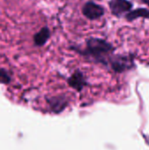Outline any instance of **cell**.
<instances>
[{
	"label": "cell",
	"mask_w": 149,
	"mask_h": 150,
	"mask_svg": "<svg viewBox=\"0 0 149 150\" xmlns=\"http://www.w3.org/2000/svg\"><path fill=\"white\" fill-rule=\"evenodd\" d=\"M139 18H149V10L146 8H138L126 13V18L128 21H133Z\"/></svg>",
	"instance_id": "obj_6"
},
{
	"label": "cell",
	"mask_w": 149,
	"mask_h": 150,
	"mask_svg": "<svg viewBox=\"0 0 149 150\" xmlns=\"http://www.w3.org/2000/svg\"><path fill=\"white\" fill-rule=\"evenodd\" d=\"M113 50V46L105 40L100 38H90L86 41V49L83 54L91 56L99 62H105V58Z\"/></svg>",
	"instance_id": "obj_1"
},
{
	"label": "cell",
	"mask_w": 149,
	"mask_h": 150,
	"mask_svg": "<svg viewBox=\"0 0 149 150\" xmlns=\"http://www.w3.org/2000/svg\"><path fill=\"white\" fill-rule=\"evenodd\" d=\"M50 38V30L47 27L41 28L38 33H36L33 36L34 45L37 47H41L46 44V42Z\"/></svg>",
	"instance_id": "obj_5"
},
{
	"label": "cell",
	"mask_w": 149,
	"mask_h": 150,
	"mask_svg": "<svg viewBox=\"0 0 149 150\" xmlns=\"http://www.w3.org/2000/svg\"><path fill=\"white\" fill-rule=\"evenodd\" d=\"M110 10L115 16H120L129 11L133 7V4L129 0H111L109 3Z\"/></svg>",
	"instance_id": "obj_4"
},
{
	"label": "cell",
	"mask_w": 149,
	"mask_h": 150,
	"mask_svg": "<svg viewBox=\"0 0 149 150\" xmlns=\"http://www.w3.org/2000/svg\"><path fill=\"white\" fill-rule=\"evenodd\" d=\"M105 13L103 6L94 3L87 2L83 7V14L90 20H95L101 18Z\"/></svg>",
	"instance_id": "obj_3"
},
{
	"label": "cell",
	"mask_w": 149,
	"mask_h": 150,
	"mask_svg": "<svg viewBox=\"0 0 149 150\" xmlns=\"http://www.w3.org/2000/svg\"><path fill=\"white\" fill-rule=\"evenodd\" d=\"M142 2H143L144 4H146L147 5H148L149 6V0H142Z\"/></svg>",
	"instance_id": "obj_9"
},
{
	"label": "cell",
	"mask_w": 149,
	"mask_h": 150,
	"mask_svg": "<svg viewBox=\"0 0 149 150\" xmlns=\"http://www.w3.org/2000/svg\"><path fill=\"white\" fill-rule=\"evenodd\" d=\"M11 81V76L8 72L4 69H0V83H8Z\"/></svg>",
	"instance_id": "obj_8"
},
{
	"label": "cell",
	"mask_w": 149,
	"mask_h": 150,
	"mask_svg": "<svg viewBox=\"0 0 149 150\" xmlns=\"http://www.w3.org/2000/svg\"><path fill=\"white\" fill-rule=\"evenodd\" d=\"M68 83L72 87H74L77 90H80L84 85V83H85L83 75L82 74L81 71L76 70L68 79Z\"/></svg>",
	"instance_id": "obj_7"
},
{
	"label": "cell",
	"mask_w": 149,
	"mask_h": 150,
	"mask_svg": "<svg viewBox=\"0 0 149 150\" xmlns=\"http://www.w3.org/2000/svg\"><path fill=\"white\" fill-rule=\"evenodd\" d=\"M132 56L127 55H114L110 58V62L113 70L116 72H122L133 67V61Z\"/></svg>",
	"instance_id": "obj_2"
}]
</instances>
